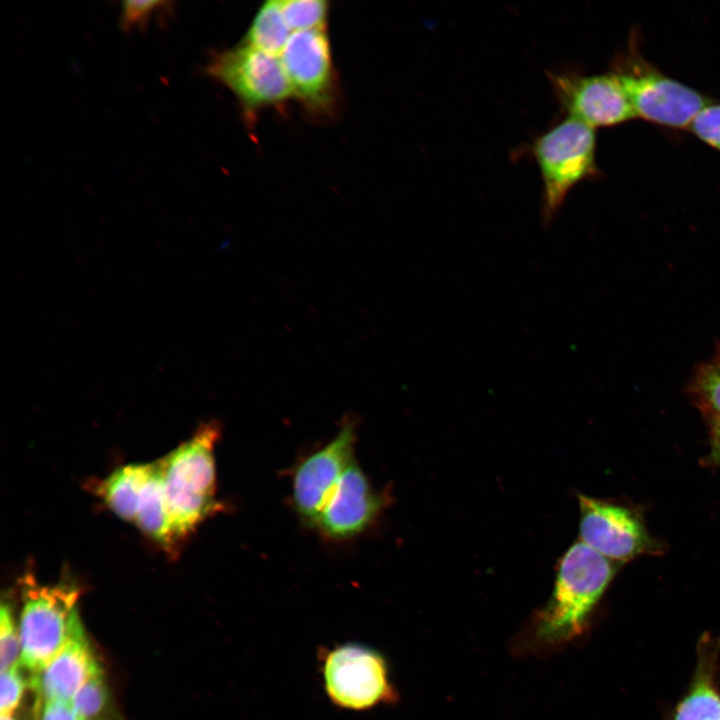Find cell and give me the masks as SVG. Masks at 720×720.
<instances>
[{
    "instance_id": "30bf717a",
    "label": "cell",
    "mask_w": 720,
    "mask_h": 720,
    "mask_svg": "<svg viewBox=\"0 0 720 720\" xmlns=\"http://www.w3.org/2000/svg\"><path fill=\"white\" fill-rule=\"evenodd\" d=\"M554 94L561 107L588 126L606 127L636 118L615 72L595 75L551 73Z\"/></svg>"
},
{
    "instance_id": "83f0119b",
    "label": "cell",
    "mask_w": 720,
    "mask_h": 720,
    "mask_svg": "<svg viewBox=\"0 0 720 720\" xmlns=\"http://www.w3.org/2000/svg\"><path fill=\"white\" fill-rule=\"evenodd\" d=\"M0 720H16V719L12 716V714H5V715H1Z\"/></svg>"
},
{
    "instance_id": "44dd1931",
    "label": "cell",
    "mask_w": 720,
    "mask_h": 720,
    "mask_svg": "<svg viewBox=\"0 0 720 720\" xmlns=\"http://www.w3.org/2000/svg\"><path fill=\"white\" fill-rule=\"evenodd\" d=\"M21 656L20 636L14 623L9 603L2 602L0 609V665L1 672L17 666Z\"/></svg>"
},
{
    "instance_id": "3957f363",
    "label": "cell",
    "mask_w": 720,
    "mask_h": 720,
    "mask_svg": "<svg viewBox=\"0 0 720 720\" xmlns=\"http://www.w3.org/2000/svg\"><path fill=\"white\" fill-rule=\"evenodd\" d=\"M22 584L20 663L36 673L45 668L69 640L80 618L76 606L79 589L65 581L39 584L32 574H26Z\"/></svg>"
},
{
    "instance_id": "2e32d148",
    "label": "cell",
    "mask_w": 720,
    "mask_h": 720,
    "mask_svg": "<svg viewBox=\"0 0 720 720\" xmlns=\"http://www.w3.org/2000/svg\"><path fill=\"white\" fill-rule=\"evenodd\" d=\"M290 31L283 17L280 1L269 0L258 9L243 43L278 56L291 36Z\"/></svg>"
},
{
    "instance_id": "4fadbf2b",
    "label": "cell",
    "mask_w": 720,
    "mask_h": 720,
    "mask_svg": "<svg viewBox=\"0 0 720 720\" xmlns=\"http://www.w3.org/2000/svg\"><path fill=\"white\" fill-rule=\"evenodd\" d=\"M101 672L79 618L62 651L45 668L32 673L29 684L36 693L37 705L48 701L69 703Z\"/></svg>"
},
{
    "instance_id": "cb8c5ba5",
    "label": "cell",
    "mask_w": 720,
    "mask_h": 720,
    "mask_svg": "<svg viewBox=\"0 0 720 720\" xmlns=\"http://www.w3.org/2000/svg\"><path fill=\"white\" fill-rule=\"evenodd\" d=\"M25 689V681L18 667L1 672V715L12 714L18 706Z\"/></svg>"
},
{
    "instance_id": "5bb4252c",
    "label": "cell",
    "mask_w": 720,
    "mask_h": 720,
    "mask_svg": "<svg viewBox=\"0 0 720 720\" xmlns=\"http://www.w3.org/2000/svg\"><path fill=\"white\" fill-rule=\"evenodd\" d=\"M153 463L124 465L96 487L97 495L119 518L134 523L138 502Z\"/></svg>"
},
{
    "instance_id": "5b68a950",
    "label": "cell",
    "mask_w": 720,
    "mask_h": 720,
    "mask_svg": "<svg viewBox=\"0 0 720 720\" xmlns=\"http://www.w3.org/2000/svg\"><path fill=\"white\" fill-rule=\"evenodd\" d=\"M320 672L327 697L342 709L365 711L397 698L384 656L360 643L323 650Z\"/></svg>"
},
{
    "instance_id": "d6986e66",
    "label": "cell",
    "mask_w": 720,
    "mask_h": 720,
    "mask_svg": "<svg viewBox=\"0 0 720 720\" xmlns=\"http://www.w3.org/2000/svg\"><path fill=\"white\" fill-rule=\"evenodd\" d=\"M674 720H720V696L706 681L695 684L676 709Z\"/></svg>"
},
{
    "instance_id": "e0dca14e",
    "label": "cell",
    "mask_w": 720,
    "mask_h": 720,
    "mask_svg": "<svg viewBox=\"0 0 720 720\" xmlns=\"http://www.w3.org/2000/svg\"><path fill=\"white\" fill-rule=\"evenodd\" d=\"M689 394L709 422L720 420V364L713 361L696 369Z\"/></svg>"
},
{
    "instance_id": "d4e9b609",
    "label": "cell",
    "mask_w": 720,
    "mask_h": 720,
    "mask_svg": "<svg viewBox=\"0 0 720 720\" xmlns=\"http://www.w3.org/2000/svg\"><path fill=\"white\" fill-rule=\"evenodd\" d=\"M42 705L39 720H83L68 702L48 701Z\"/></svg>"
},
{
    "instance_id": "277c9868",
    "label": "cell",
    "mask_w": 720,
    "mask_h": 720,
    "mask_svg": "<svg viewBox=\"0 0 720 720\" xmlns=\"http://www.w3.org/2000/svg\"><path fill=\"white\" fill-rule=\"evenodd\" d=\"M594 128L568 117L538 137L532 153L543 182L542 218L550 224L569 191L596 172Z\"/></svg>"
},
{
    "instance_id": "52a82bcc",
    "label": "cell",
    "mask_w": 720,
    "mask_h": 720,
    "mask_svg": "<svg viewBox=\"0 0 720 720\" xmlns=\"http://www.w3.org/2000/svg\"><path fill=\"white\" fill-rule=\"evenodd\" d=\"M636 117L671 127L691 126L708 100L639 58L615 71Z\"/></svg>"
},
{
    "instance_id": "4316f807",
    "label": "cell",
    "mask_w": 720,
    "mask_h": 720,
    "mask_svg": "<svg viewBox=\"0 0 720 720\" xmlns=\"http://www.w3.org/2000/svg\"><path fill=\"white\" fill-rule=\"evenodd\" d=\"M714 361L720 364V343L718 345Z\"/></svg>"
},
{
    "instance_id": "9a60e30c",
    "label": "cell",
    "mask_w": 720,
    "mask_h": 720,
    "mask_svg": "<svg viewBox=\"0 0 720 720\" xmlns=\"http://www.w3.org/2000/svg\"><path fill=\"white\" fill-rule=\"evenodd\" d=\"M133 524L163 547L170 548L177 543L164 498L159 460L153 462L152 471L138 502Z\"/></svg>"
},
{
    "instance_id": "7a4b0ae2",
    "label": "cell",
    "mask_w": 720,
    "mask_h": 720,
    "mask_svg": "<svg viewBox=\"0 0 720 720\" xmlns=\"http://www.w3.org/2000/svg\"><path fill=\"white\" fill-rule=\"evenodd\" d=\"M219 436L217 422L204 423L159 460L164 498L177 542L218 511L214 448Z\"/></svg>"
},
{
    "instance_id": "ac0fdd59",
    "label": "cell",
    "mask_w": 720,
    "mask_h": 720,
    "mask_svg": "<svg viewBox=\"0 0 720 720\" xmlns=\"http://www.w3.org/2000/svg\"><path fill=\"white\" fill-rule=\"evenodd\" d=\"M280 7L291 31L325 30L329 3L324 0H282Z\"/></svg>"
},
{
    "instance_id": "484cf974",
    "label": "cell",
    "mask_w": 720,
    "mask_h": 720,
    "mask_svg": "<svg viewBox=\"0 0 720 720\" xmlns=\"http://www.w3.org/2000/svg\"><path fill=\"white\" fill-rule=\"evenodd\" d=\"M712 456L720 463V420L710 421Z\"/></svg>"
},
{
    "instance_id": "7402d4cb",
    "label": "cell",
    "mask_w": 720,
    "mask_h": 720,
    "mask_svg": "<svg viewBox=\"0 0 720 720\" xmlns=\"http://www.w3.org/2000/svg\"><path fill=\"white\" fill-rule=\"evenodd\" d=\"M173 3L169 1H124L120 24L125 31L144 28L154 15L168 13Z\"/></svg>"
},
{
    "instance_id": "9c48e42d",
    "label": "cell",
    "mask_w": 720,
    "mask_h": 720,
    "mask_svg": "<svg viewBox=\"0 0 720 720\" xmlns=\"http://www.w3.org/2000/svg\"><path fill=\"white\" fill-rule=\"evenodd\" d=\"M356 423L345 418L338 433L295 469L292 498L298 514L316 524L321 511L347 467L354 461Z\"/></svg>"
},
{
    "instance_id": "7c38bea8",
    "label": "cell",
    "mask_w": 720,
    "mask_h": 720,
    "mask_svg": "<svg viewBox=\"0 0 720 720\" xmlns=\"http://www.w3.org/2000/svg\"><path fill=\"white\" fill-rule=\"evenodd\" d=\"M383 495L371 486L355 460L347 467L315 525L333 539H346L364 531L382 511Z\"/></svg>"
},
{
    "instance_id": "603a6c76",
    "label": "cell",
    "mask_w": 720,
    "mask_h": 720,
    "mask_svg": "<svg viewBox=\"0 0 720 720\" xmlns=\"http://www.w3.org/2000/svg\"><path fill=\"white\" fill-rule=\"evenodd\" d=\"M690 128L703 142L720 151V104L707 105Z\"/></svg>"
},
{
    "instance_id": "ba28073f",
    "label": "cell",
    "mask_w": 720,
    "mask_h": 720,
    "mask_svg": "<svg viewBox=\"0 0 720 720\" xmlns=\"http://www.w3.org/2000/svg\"><path fill=\"white\" fill-rule=\"evenodd\" d=\"M280 55L292 94L308 110L328 112L335 101V72L325 30L293 32Z\"/></svg>"
},
{
    "instance_id": "8992f818",
    "label": "cell",
    "mask_w": 720,
    "mask_h": 720,
    "mask_svg": "<svg viewBox=\"0 0 720 720\" xmlns=\"http://www.w3.org/2000/svg\"><path fill=\"white\" fill-rule=\"evenodd\" d=\"M207 72L235 94L247 114L293 95L280 58L243 42L216 54Z\"/></svg>"
},
{
    "instance_id": "6da1fadb",
    "label": "cell",
    "mask_w": 720,
    "mask_h": 720,
    "mask_svg": "<svg viewBox=\"0 0 720 720\" xmlns=\"http://www.w3.org/2000/svg\"><path fill=\"white\" fill-rule=\"evenodd\" d=\"M616 571L613 561L578 541L562 556L551 597L521 634L519 647L551 651L579 637Z\"/></svg>"
},
{
    "instance_id": "ffe728a7",
    "label": "cell",
    "mask_w": 720,
    "mask_h": 720,
    "mask_svg": "<svg viewBox=\"0 0 720 720\" xmlns=\"http://www.w3.org/2000/svg\"><path fill=\"white\" fill-rule=\"evenodd\" d=\"M71 707L83 720H101L110 706L103 672L92 677L71 699Z\"/></svg>"
},
{
    "instance_id": "8fae6325",
    "label": "cell",
    "mask_w": 720,
    "mask_h": 720,
    "mask_svg": "<svg viewBox=\"0 0 720 720\" xmlns=\"http://www.w3.org/2000/svg\"><path fill=\"white\" fill-rule=\"evenodd\" d=\"M580 541L615 561H627L652 546L640 519L629 509L579 495Z\"/></svg>"
}]
</instances>
